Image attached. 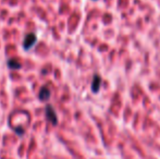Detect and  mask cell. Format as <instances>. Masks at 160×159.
I'll use <instances>...</instances> for the list:
<instances>
[{"label":"cell","mask_w":160,"mask_h":159,"mask_svg":"<svg viewBox=\"0 0 160 159\" xmlns=\"http://www.w3.org/2000/svg\"><path fill=\"white\" fill-rule=\"evenodd\" d=\"M36 35L33 34V33H30V34H28L25 36V38H24V42H23V48L25 49V50H28V49H31L34 45L36 44Z\"/></svg>","instance_id":"cell-2"},{"label":"cell","mask_w":160,"mask_h":159,"mask_svg":"<svg viewBox=\"0 0 160 159\" xmlns=\"http://www.w3.org/2000/svg\"><path fill=\"white\" fill-rule=\"evenodd\" d=\"M45 115H46L47 120H48L52 125L58 124V116L51 105H47L46 106V108H45Z\"/></svg>","instance_id":"cell-1"},{"label":"cell","mask_w":160,"mask_h":159,"mask_svg":"<svg viewBox=\"0 0 160 159\" xmlns=\"http://www.w3.org/2000/svg\"><path fill=\"white\" fill-rule=\"evenodd\" d=\"M8 67L12 70H18V69H21L22 64L18 59H10L8 60Z\"/></svg>","instance_id":"cell-5"},{"label":"cell","mask_w":160,"mask_h":159,"mask_svg":"<svg viewBox=\"0 0 160 159\" xmlns=\"http://www.w3.org/2000/svg\"><path fill=\"white\" fill-rule=\"evenodd\" d=\"M101 86V77L98 74H95L93 77V82H92V92L93 93H98Z\"/></svg>","instance_id":"cell-4"},{"label":"cell","mask_w":160,"mask_h":159,"mask_svg":"<svg viewBox=\"0 0 160 159\" xmlns=\"http://www.w3.org/2000/svg\"><path fill=\"white\" fill-rule=\"evenodd\" d=\"M50 96H51V91L47 85H45V86H42L40 88L39 94H38V98H39L40 102H46V100H48L50 98Z\"/></svg>","instance_id":"cell-3"}]
</instances>
